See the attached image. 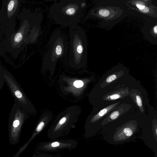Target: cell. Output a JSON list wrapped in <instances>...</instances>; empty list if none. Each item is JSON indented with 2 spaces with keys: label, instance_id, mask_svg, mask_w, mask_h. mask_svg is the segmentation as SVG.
<instances>
[{
  "label": "cell",
  "instance_id": "2e32d148",
  "mask_svg": "<svg viewBox=\"0 0 157 157\" xmlns=\"http://www.w3.org/2000/svg\"><path fill=\"white\" fill-rule=\"evenodd\" d=\"M14 4V2L13 0H11L8 6V10L9 11L12 10Z\"/></svg>",
  "mask_w": 157,
  "mask_h": 157
},
{
  "label": "cell",
  "instance_id": "5b68a950",
  "mask_svg": "<svg viewBox=\"0 0 157 157\" xmlns=\"http://www.w3.org/2000/svg\"><path fill=\"white\" fill-rule=\"evenodd\" d=\"M77 144V141L75 140L57 138L41 143L38 146V149L44 151L56 152L64 149H73L76 147Z\"/></svg>",
  "mask_w": 157,
  "mask_h": 157
},
{
  "label": "cell",
  "instance_id": "277c9868",
  "mask_svg": "<svg viewBox=\"0 0 157 157\" xmlns=\"http://www.w3.org/2000/svg\"><path fill=\"white\" fill-rule=\"evenodd\" d=\"M137 130V124L135 121L129 122L117 128L109 140L113 144H121L132 140Z\"/></svg>",
  "mask_w": 157,
  "mask_h": 157
},
{
  "label": "cell",
  "instance_id": "d6986e66",
  "mask_svg": "<svg viewBox=\"0 0 157 157\" xmlns=\"http://www.w3.org/2000/svg\"><path fill=\"white\" fill-rule=\"evenodd\" d=\"M137 7L140 10H142L145 7V6L139 4H137L136 5Z\"/></svg>",
  "mask_w": 157,
  "mask_h": 157
},
{
  "label": "cell",
  "instance_id": "5bb4252c",
  "mask_svg": "<svg viewBox=\"0 0 157 157\" xmlns=\"http://www.w3.org/2000/svg\"><path fill=\"white\" fill-rule=\"evenodd\" d=\"M75 86L77 88H80L83 85V82L80 80H77L75 81L73 83Z\"/></svg>",
  "mask_w": 157,
  "mask_h": 157
},
{
  "label": "cell",
  "instance_id": "52a82bcc",
  "mask_svg": "<svg viewBox=\"0 0 157 157\" xmlns=\"http://www.w3.org/2000/svg\"><path fill=\"white\" fill-rule=\"evenodd\" d=\"M119 102H117L110 105L104 108L100 111L97 114L94 116L91 121L92 122H94L101 118L103 116L108 113L112 110Z\"/></svg>",
  "mask_w": 157,
  "mask_h": 157
},
{
  "label": "cell",
  "instance_id": "7c38bea8",
  "mask_svg": "<svg viewBox=\"0 0 157 157\" xmlns=\"http://www.w3.org/2000/svg\"><path fill=\"white\" fill-rule=\"evenodd\" d=\"M99 14L103 17H107L109 14V11L106 9H101L98 11Z\"/></svg>",
  "mask_w": 157,
  "mask_h": 157
},
{
  "label": "cell",
  "instance_id": "8fae6325",
  "mask_svg": "<svg viewBox=\"0 0 157 157\" xmlns=\"http://www.w3.org/2000/svg\"><path fill=\"white\" fill-rule=\"evenodd\" d=\"M123 96V92H116L111 95H109L106 98L107 99L115 100L120 98Z\"/></svg>",
  "mask_w": 157,
  "mask_h": 157
},
{
  "label": "cell",
  "instance_id": "e0dca14e",
  "mask_svg": "<svg viewBox=\"0 0 157 157\" xmlns=\"http://www.w3.org/2000/svg\"><path fill=\"white\" fill-rule=\"evenodd\" d=\"M35 157H55L51 156L47 154H40L36 155ZM58 157H61L60 156H59Z\"/></svg>",
  "mask_w": 157,
  "mask_h": 157
},
{
  "label": "cell",
  "instance_id": "4fadbf2b",
  "mask_svg": "<svg viewBox=\"0 0 157 157\" xmlns=\"http://www.w3.org/2000/svg\"><path fill=\"white\" fill-rule=\"evenodd\" d=\"M117 78V76L115 74L109 76L106 79V83H110L115 80Z\"/></svg>",
  "mask_w": 157,
  "mask_h": 157
},
{
  "label": "cell",
  "instance_id": "3957f363",
  "mask_svg": "<svg viewBox=\"0 0 157 157\" xmlns=\"http://www.w3.org/2000/svg\"><path fill=\"white\" fill-rule=\"evenodd\" d=\"M48 44L49 48L44 57V62L53 65L67 52L68 43L67 37L59 30H57L51 35Z\"/></svg>",
  "mask_w": 157,
  "mask_h": 157
},
{
  "label": "cell",
  "instance_id": "30bf717a",
  "mask_svg": "<svg viewBox=\"0 0 157 157\" xmlns=\"http://www.w3.org/2000/svg\"><path fill=\"white\" fill-rule=\"evenodd\" d=\"M45 125V123L43 121L40 122L36 126V129L34 132L33 134L31 136L30 139L29 141L30 142L36 136L38 135L43 130L44 128Z\"/></svg>",
  "mask_w": 157,
  "mask_h": 157
},
{
  "label": "cell",
  "instance_id": "8992f818",
  "mask_svg": "<svg viewBox=\"0 0 157 157\" xmlns=\"http://www.w3.org/2000/svg\"><path fill=\"white\" fill-rule=\"evenodd\" d=\"M5 77L8 82L12 92L16 97L20 101L24 102L25 98L16 83L9 76H5Z\"/></svg>",
  "mask_w": 157,
  "mask_h": 157
},
{
  "label": "cell",
  "instance_id": "ba28073f",
  "mask_svg": "<svg viewBox=\"0 0 157 157\" xmlns=\"http://www.w3.org/2000/svg\"><path fill=\"white\" fill-rule=\"evenodd\" d=\"M123 110L124 108H120L119 109L113 112L105 119L101 124L104 125L116 119L121 114H122L123 112H124Z\"/></svg>",
  "mask_w": 157,
  "mask_h": 157
},
{
  "label": "cell",
  "instance_id": "9c48e42d",
  "mask_svg": "<svg viewBox=\"0 0 157 157\" xmlns=\"http://www.w3.org/2000/svg\"><path fill=\"white\" fill-rule=\"evenodd\" d=\"M130 96L139 107L142 113H143L144 110L143 106L142 100L140 96L139 95L137 94L136 93L132 94Z\"/></svg>",
  "mask_w": 157,
  "mask_h": 157
},
{
  "label": "cell",
  "instance_id": "ac0fdd59",
  "mask_svg": "<svg viewBox=\"0 0 157 157\" xmlns=\"http://www.w3.org/2000/svg\"><path fill=\"white\" fill-rule=\"evenodd\" d=\"M141 12L144 13L148 12L149 11V9L147 7H145L142 10H140Z\"/></svg>",
  "mask_w": 157,
  "mask_h": 157
},
{
  "label": "cell",
  "instance_id": "9a60e30c",
  "mask_svg": "<svg viewBox=\"0 0 157 157\" xmlns=\"http://www.w3.org/2000/svg\"><path fill=\"white\" fill-rule=\"evenodd\" d=\"M22 35L20 33H17L15 35L14 37V40L16 42H19L22 39Z\"/></svg>",
  "mask_w": 157,
  "mask_h": 157
},
{
  "label": "cell",
  "instance_id": "6da1fadb",
  "mask_svg": "<svg viewBox=\"0 0 157 157\" xmlns=\"http://www.w3.org/2000/svg\"><path fill=\"white\" fill-rule=\"evenodd\" d=\"M86 5L84 0H64L54 2L50 13L55 21L65 27L80 23Z\"/></svg>",
  "mask_w": 157,
  "mask_h": 157
},
{
  "label": "cell",
  "instance_id": "7a4b0ae2",
  "mask_svg": "<svg viewBox=\"0 0 157 157\" xmlns=\"http://www.w3.org/2000/svg\"><path fill=\"white\" fill-rule=\"evenodd\" d=\"M70 48L69 58L70 63L76 66L84 63L87 58V41L85 33L76 25L70 27Z\"/></svg>",
  "mask_w": 157,
  "mask_h": 157
},
{
  "label": "cell",
  "instance_id": "ffe728a7",
  "mask_svg": "<svg viewBox=\"0 0 157 157\" xmlns=\"http://www.w3.org/2000/svg\"><path fill=\"white\" fill-rule=\"evenodd\" d=\"M153 31L154 33L155 34H157V26L156 25L153 28Z\"/></svg>",
  "mask_w": 157,
  "mask_h": 157
}]
</instances>
